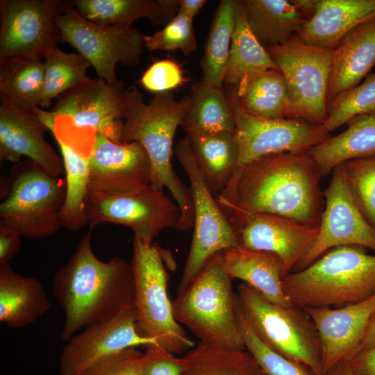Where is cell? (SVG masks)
<instances>
[{
  "label": "cell",
  "mask_w": 375,
  "mask_h": 375,
  "mask_svg": "<svg viewBox=\"0 0 375 375\" xmlns=\"http://www.w3.org/2000/svg\"><path fill=\"white\" fill-rule=\"evenodd\" d=\"M322 176L308 152L266 155L237 167L216 201L235 231L258 213L319 226L324 207Z\"/></svg>",
  "instance_id": "6da1fadb"
},
{
  "label": "cell",
  "mask_w": 375,
  "mask_h": 375,
  "mask_svg": "<svg viewBox=\"0 0 375 375\" xmlns=\"http://www.w3.org/2000/svg\"><path fill=\"white\" fill-rule=\"evenodd\" d=\"M92 234L89 229L53 279V293L65 314L61 334L64 342L83 328L135 307L131 264L120 257L99 260L92 247Z\"/></svg>",
  "instance_id": "7a4b0ae2"
},
{
  "label": "cell",
  "mask_w": 375,
  "mask_h": 375,
  "mask_svg": "<svg viewBox=\"0 0 375 375\" xmlns=\"http://www.w3.org/2000/svg\"><path fill=\"white\" fill-rule=\"evenodd\" d=\"M190 97L176 100L171 91L155 94L148 103L135 85L126 88L121 142H137L147 151L152 165L153 185L166 188L181 209L177 230L194 224L192 192L177 176L172 164L173 140L190 108Z\"/></svg>",
  "instance_id": "3957f363"
},
{
  "label": "cell",
  "mask_w": 375,
  "mask_h": 375,
  "mask_svg": "<svg viewBox=\"0 0 375 375\" xmlns=\"http://www.w3.org/2000/svg\"><path fill=\"white\" fill-rule=\"evenodd\" d=\"M285 296L303 309L340 308L375 295V255L358 246L334 247L283 278Z\"/></svg>",
  "instance_id": "277c9868"
},
{
  "label": "cell",
  "mask_w": 375,
  "mask_h": 375,
  "mask_svg": "<svg viewBox=\"0 0 375 375\" xmlns=\"http://www.w3.org/2000/svg\"><path fill=\"white\" fill-rule=\"evenodd\" d=\"M233 278L224 272L219 253L172 301L176 320L199 342L246 349L240 331Z\"/></svg>",
  "instance_id": "5b68a950"
},
{
  "label": "cell",
  "mask_w": 375,
  "mask_h": 375,
  "mask_svg": "<svg viewBox=\"0 0 375 375\" xmlns=\"http://www.w3.org/2000/svg\"><path fill=\"white\" fill-rule=\"evenodd\" d=\"M3 183L0 222L28 239L48 238L60 229L65 178L53 177L33 160L25 159L14 163Z\"/></svg>",
  "instance_id": "8992f818"
},
{
  "label": "cell",
  "mask_w": 375,
  "mask_h": 375,
  "mask_svg": "<svg viewBox=\"0 0 375 375\" xmlns=\"http://www.w3.org/2000/svg\"><path fill=\"white\" fill-rule=\"evenodd\" d=\"M164 259L163 251L157 244H147L133 238L131 266L135 291V327L140 336L154 340L174 354H181L194 344L174 317Z\"/></svg>",
  "instance_id": "52a82bcc"
},
{
  "label": "cell",
  "mask_w": 375,
  "mask_h": 375,
  "mask_svg": "<svg viewBox=\"0 0 375 375\" xmlns=\"http://www.w3.org/2000/svg\"><path fill=\"white\" fill-rule=\"evenodd\" d=\"M238 308L257 336L278 353L325 375L315 326L306 312L294 306L273 303L247 283L235 294Z\"/></svg>",
  "instance_id": "ba28073f"
},
{
  "label": "cell",
  "mask_w": 375,
  "mask_h": 375,
  "mask_svg": "<svg viewBox=\"0 0 375 375\" xmlns=\"http://www.w3.org/2000/svg\"><path fill=\"white\" fill-rule=\"evenodd\" d=\"M174 153L189 178L194 206V233L177 288L179 293L195 279L210 258L239 247V242L200 170L187 135L176 143Z\"/></svg>",
  "instance_id": "9c48e42d"
},
{
  "label": "cell",
  "mask_w": 375,
  "mask_h": 375,
  "mask_svg": "<svg viewBox=\"0 0 375 375\" xmlns=\"http://www.w3.org/2000/svg\"><path fill=\"white\" fill-rule=\"evenodd\" d=\"M126 90L120 80L109 83L90 78L59 95L51 110L37 107L35 111L50 131L58 126L121 142Z\"/></svg>",
  "instance_id": "30bf717a"
},
{
  "label": "cell",
  "mask_w": 375,
  "mask_h": 375,
  "mask_svg": "<svg viewBox=\"0 0 375 375\" xmlns=\"http://www.w3.org/2000/svg\"><path fill=\"white\" fill-rule=\"evenodd\" d=\"M283 74L289 95L288 118L322 125L327 117V90L333 50L303 42L297 35L265 48Z\"/></svg>",
  "instance_id": "8fae6325"
},
{
  "label": "cell",
  "mask_w": 375,
  "mask_h": 375,
  "mask_svg": "<svg viewBox=\"0 0 375 375\" xmlns=\"http://www.w3.org/2000/svg\"><path fill=\"white\" fill-rule=\"evenodd\" d=\"M56 23L62 42L74 48L93 67L98 78L109 83L118 81L116 66L139 64L145 35L133 26H102L82 17L66 1Z\"/></svg>",
  "instance_id": "7c38bea8"
},
{
  "label": "cell",
  "mask_w": 375,
  "mask_h": 375,
  "mask_svg": "<svg viewBox=\"0 0 375 375\" xmlns=\"http://www.w3.org/2000/svg\"><path fill=\"white\" fill-rule=\"evenodd\" d=\"M172 196L150 184L128 194L104 195L88 192L85 218L90 230L102 223L124 225L147 244L165 228L177 229L181 209Z\"/></svg>",
  "instance_id": "4fadbf2b"
},
{
  "label": "cell",
  "mask_w": 375,
  "mask_h": 375,
  "mask_svg": "<svg viewBox=\"0 0 375 375\" xmlns=\"http://www.w3.org/2000/svg\"><path fill=\"white\" fill-rule=\"evenodd\" d=\"M235 122L238 166L278 153H305L330 137L322 125L301 119L251 115L240 106L234 87L225 90Z\"/></svg>",
  "instance_id": "5bb4252c"
},
{
  "label": "cell",
  "mask_w": 375,
  "mask_h": 375,
  "mask_svg": "<svg viewBox=\"0 0 375 375\" xmlns=\"http://www.w3.org/2000/svg\"><path fill=\"white\" fill-rule=\"evenodd\" d=\"M66 1L1 0L0 62L12 58L41 59L62 37L56 19Z\"/></svg>",
  "instance_id": "9a60e30c"
},
{
  "label": "cell",
  "mask_w": 375,
  "mask_h": 375,
  "mask_svg": "<svg viewBox=\"0 0 375 375\" xmlns=\"http://www.w3.org/2000/svg\"><path fill=\"white\" fill-rule=\"evenodd\" d=\"M323 197L324 207L318 235L293 272L303 269L337 247L358 246L375 251V228L367 221L355 202L340 166L332 172Z\"/></svg>",
  "instance_id": "2e32d148"
},
{
  "label": "cell",
  "mask_w": 375,
  "mask_h": 375,
  "mask_svg": "<svg viewBox=\"0 0 375 375\" xmlns=\"http://www.w3.org/2000/svg\"><path fill=\"white\" fill-rule=\"evenodd\" d=\"M152 165L139 142H116L97 133L89 159L88 192L118 195L150 185Z\"/></svg>",
  "instance_id": "e0dca14e"
},
{
  "label": "cell",
  "mask_w": 375,
  "mask_h": 375,
  "mask_svg": "<svg viewBox=\"0 0 375 375\" xmlns=\"http://www.w3.org/2000/svg\"><path fill=\"white\" fill-rule=\"evenodd\" d=\"M135 319L133 307L74 334L66 342L60 354L58 375H81L92 365L115 352L157 344L138 333Z\"/></svg>",
  "instance_id": "ac0fdd59"
},
{
  "label": "cell",
  "mask_w": 375,
  "mask_h": 375,
  "mask_svg": "<svg viewBox=\"0 0 375 375\" xmlns=\"http://www.w3.org/2000/svg\"><path fill=\"white\" fill-rule=\"evenodd\" d=\"M319 226H310L287 217L268 213L250 216L235 231L239 246L276 255L283 265V275L292 272L313 245Z\"/></svg>",
  "instance_id": "d6986e66"
},
{
  "label": "cell",
  "mask_w": 375,
  "mask_h": 375,
  "mask_svg": "<svg viewBox=\"0 0 375 375\" xmlns=\"http://www.w3.org/2000/svg\"><path fill=\"white\" fill-rule=\"evenodd\" d=\"M317 331L324 374L356 355L369 322L375 313V295L362 301L340 308L303 309Z\"/></svg>",
  "instance_id": "ffe728a7"
},
{
  "label": "cell",
  "mask_w": 375,
  "mask_h": 375,
  "mask_svg": "<svg viewBox=\"0 0 375 375\" xmlns=\"http://www.w3.org/2000/svg\"><path fill=\"white\" fill-rule=\"evenodd\" d=\"M0 99L1 161L16 163L25 157L53 177L64 176L62 157L45 140L49 130L35 110L19 109Z\"/></svg>",
  "instance_id": "44dd1931"
},
{
  "label": "cell",
  "mask_w": 375,
  "mask_h": 375,
  "mask_svg": "<svg viewBox=\"0 0 375 375\" xmlns=\"http://www.w3.org/2000/svg\"><path fill=\"white\" fill-rule=\"evenodd\" d=\"M375 17V0H317L297 36L306 44L333 50L353 28Z\"/></svg>",
  "instance_id": "7402d4cb"
},
{
  "label": "cell",
  "mask_w": 375,
  "mask_h": 375,
  "mask_svg": "<svg viewBox=\"0 0 375 375\" xmlns=\"http://www.w3.org/2000/svg\"><path fill=\"white\" fill-rule=\"evenodd\" d=\"M375 65V17L347 33L333 50L327 90L328 104L358 85Z\"/></svg>",
  "instance_id": "603a6c76"
},
{
  "label": "cell",
  "mask_w": 375,
  "mask_h": 375,
  "mask_svg": "<svg viewBox=\"0 0 375 375\" xmlns=\"http://www.w3.org/2000/svg\"><path fill=\"white\" fill-rule=\"evenodd\" d=\"M219 259L233 279H241L273 303L292 306L283 290V265L276 255L239 246L219 252Z\"/></svg>",
  "instance_id": "cb8c5ba5"
},
{
  "label": "cell",
  "mask_w": 375,
  "mask_h": 375,
  "mask_svg": "<svg viewBox=\"0 0 375 375\" xmlns=\"http://www.w3.org/2000/svg\"><path fill=\"white\" fill-rule=\"evenodd\" d=\"M49 299L41 282L0 265V321L12 328L33 324L48 311Z\"/></svg>",
  "instance_id": "d4e9b609"
},
{
  "label": "cell",
  "mask_w": 375,
  "mask_h": 375,
  "mask_svg": "<svg viewBox=\"0 0 375 375\" xmlns=\"http://www.w3.org/2000/svg\"><path fill=\"white\" fill-rule=\"evenodd\" d=\"M82 17L102 26H132L147 18L153 24H167L177 14L178 0H71Z\"/></svg>",
  "instance_id": "484cf974"
},
{
  "label": "cell",
  "mask_w": 375,
  "mask_h": 375,
  "mask_svg": "<svg viewBox=\"0 0 375 375\" xmlns=\"http://www.w3.org/2000/svg\"><path fill=\"white\" fill-rule=\"evenodd\" d=\"M308 153L322 176L345 162L375 155V111L352 118L344 131L330 136Z\"/></svg>",
  "instance_id": "4316f807"
},
{
  "label": "cell",
  "mask_w": 375,
  "mask_h": 375,
  "mask_svg": "<svg viewBox=\"0 0 375 375\" xmlns=\"http://www.w3.org/2000/svg\"><path fill=\"white\" fill-rule=\"evenodd\" d=\"M62 159L66 195L60 212L62 226L79 231L87 226L85 202L89 185V159L92 146L55 138Z\"/></svg>",
  "instance_id": "83f0119b"
},
{
  "label": "cell",
  "mask_w": 375,
  "mask_h": 375,
  "mask_svg": "<svg viewBox=\"0 0 375 375\" xmlns=\"http://www.w3.org/2000/svg\"><path fill=\"white\" fill-rule=\"evenodd\" d=\"M249 26L265 48L282 45L307 22L293 1L241 0Z\"/></svg>",
  "instance_id": "f1b7e54d"
},
{
  "label": "cell",
  "mask_w": 375,
  "mask_h": 375,
  "mask_svg": "<svg viewBox=\"0 0 375 375\" xmlns=\"http://www.w3.org/2000/svg\"><path fill=\"white\" fill-rule=\"evenodd\" d=\"M234 88L238 103L247 113L264 118H288V90L278 69L250 72Z\"/></svg>",
  "instance_id": "f546056e"
},
{
  "label": "cell",
  "mask_w": 375,
  "mask_h": 375,
  "mask_svg": "<svg viewBox=\"0 0 375 375\" xmlns=\"http://www.w3.org/2000/svg\"><path fill=\"white\" fill-rule=\"evenodd\" d=\"M190 108L181 126L192 135L235 134V122L229 101L222 88L194 83L188 94Z\"/></svg>",
  "instance_id": "4dcf8cb0"
},
{
  "label": "cell",
  "mask_w": 375,
  "mask_h": 375,
  "mask_svg": "<svg viewBox=\"0 0 375 375\" xmlns=\"http://www.w3.org/2000/svg\"><path fill=\"white\" fill-rule=\"evenodd\" d=\"M187 136L200 170L216 197L226 188L238 165L239 149L235 134Z\"/></svg>",
  "instance_id": "1f68e13d"
},
{
  "label": "cell",
  "mask_w": 375,
  "mask_h": 375,
  "mask_svg": "<svg viewBox=\"0 0 375 375\" xmlns=\"http://www.w3.org/2000/svg\"><path fill=\"white\" fill-rule=\"evenodd\" d=\"M183 360L182 375H265L247 349L199 342Z\"/></svg>",
  "instance_id": "d6a6232c"
},
{
  "label": "cell",
  "mask_w": 375,
  "mask_h": 375,
  "mask_svg": "<svg viewBox=\"0 0 375 375\" xmlns=\"http://www.w3.org/2000/svg\"><path fill=\"white\" fill-rule=\"evenodd\" d=\"M239 0H222L214 14L200 62L201 81L222 88Z\"/></svg>",
  "instance_id": "836d02e7"
},
{
  "label": "cell",
  "mask_w": 375,
  "mask_h": 375,
  "mask_svg": "<svg viewBox=\"0 0 375 375\" xmlns=\"http://www.w3.org/2000/svg\"><path fill=\"white\" fill-rule=\"evenodd\" d=\"M44 75L41 59L19 57L0 62V99L22 110L40 107Z\"/></svg>",
  "instance_id": "e575fe53"
},
{
  "label": "cell",
  "mask_w": 375,
  "mask_h": 375,
  "mask_svg": "<svg viewBox=\"0 0 375 375\" xmlns=\"http://www.w3.org/2000/svg\"><path fill=\"white\" fill-rule=\"evenodd\" d=\"M269 69L278 68L251 31L239 0L223 84L236 87L246 74Z\"/></svg>",
  "instance_id": "d590c367"
},
{
  "label": "cell",
  "mask_w": 375,
  "mask_h": 375,
  "mask_svg": "<svg viewBox=\"0 0 375 375\" xmlns=\"http://www.w3.org/2000/svg\"><path fill=\"white\" fill-rule=\"evenodd\" d=\"M44 75L40 108H51L52 100L86 81L90 64L79 53H67L56 47L44 56Z\"/></svg>",
  "instance_id": "8d00e7d4"
},
{
  "label": "cell",
  "mask_w": 375,
  "mask_h": 375,
  "mask_svg": "<svg viewBox=\"0 0 375 375\" xmlns=\"http://www.w3.org/2000/svg\"><path fill=\"white\" fill-rule=\"evenodd\" d=\"M375 111V73L368 75L362 83L335 97L328 104L326 131L340 127L352 118Z\"/></svg>",
  "instance_id": "74e56055"
},
{
  "label": "cell",
  "mask_w": 375,
  "mask_h": 375,
  "mask_svg": "<svg viewBox=\"0 0 375 375\" xmlns=\"http://www.w3.org/2000/svg\"><path fill=\"white\" fill-rule=\"evenodd\" d=\"M236 308L238 326L245 349L253 356L265 375H317L306 365L267 346L255 333L237 305Z\"/></svg>",
  "instance_id": "f35d334b"
},
{
  "label": "cell",
  "mask_w": 375,
  "mask_h": 375,
  "mask_svg": "<svg viewBox=\"0 0 375 375\" xmlns=\"http://www.w3.org/2000/svg\"><path fill=\"white\" fill-rule=\"evenodd\" d=\"M340 167L355 202L375 228V155L349 160Z\"/></svg>",
  "instance_id": "ab89813d"
},
{
  "label": "cell",
  "mask_w": 375,
  "mask_h": 375,
  "mask_svg": "<svg viewBox=\"0 0 375 375\" xmlns=\"http://www.w3.org/2000/svg\"><path fill=\"white\" fill-rule=\"evenodd\" d=\"M144 48L149 51L180 50L185 55L194 52L197 47L193 19L176 15L165 27L151 35H145Z\"/></svg>",
  "instance_id": "60d3db41"
},
{
  "label": "cell",
  "mask_w": 375,
  "mask_h": 375,
  "mask_svg": "<svg viewBox=\"0 0 375 375\" xmlns=\"http://www.w3.org/2000/svg\"><path fill=\"white\" fill-rule=\"evenodd\" d=\"M138 347H128L99 360L81 375H142L141 358Z\"/></svg>",
  "instance_id": "b9f144b4"
},
{
  "label": "cell",
  "mask_w": 375,
  "mask_h": 375,
  "mask_svg": "<svg viewBox=\"0 0 375 375\" xmlns=\"http://www.w3.org/2000/svg\"><path fill=\"white\" fill-rule=\"evenodd\" d=\"M186 81L178 63L171 59L154 62L143 73L140 83L155 94L171 91L181 86Z\"/></svg>",
  "instance_id": "7bdbcfd3"
},
{
  "label": "cell",
  "mask_w": 375,
  "mask_h": 375,
  "mask_svg": "<svg viewBox=\"0 0 375 375\" xmlns=\"http://www.w3.org/2000/svg\"><path fill=\"white\" fill-rule=\"evenodd\" d=\"M141 358L142 375H182L183 357L166 350L158 344H151L144 347Z\"/></svg>",
  "instance_id": "ee69618b"
},
{
  "label": "cell",
  "mask_w": 375,
  "mask_h": 375,
  "mask_svg": "<svg viewBox=\"0 0 375 375\" xmlns=\"http://www.w3.org/2000/svg\"><path fill=\"white\" fill-rule=\"evenodd\" d=\"M22 238L14 228L0 222V265L10 262L18 253Z\"/></svg>",
  "instance_id": "f6af8a7d"
},
{
  "label": "cell",
  "mask_w": 375,
  "mask_h": 375,
  "mask_svg": "<svg viewBox=\"0 0 375 375\" xmlns=\"http://www.w3.org/2000/svg\"><path fill=\"white\" fill-rule=\"evenodd\" d=\"M356 375H375V347L348 361Z\"/></svg>",
  "instance_id": "bcb514c9"
},
{
  "label": "cell",
  "mask_w": 375,
  "mask_h": 375,
  "mask_svg": "<svg viewBox=\"0 0 375 375\" xmlns=\"http://www.w3.org/2000/svg\"><path fill=\"white\" fill-rule=\"evenodd\" d=\"M178 14L193 19L202 7L206 4V0H178Z\"/></svg>",
  "instance_id": "7dc6e473"
},
{
  "label": "cell",
  "mask_w": 375,
  "mask_h": 375,
  "mask_svg": "<svg viewBox=\"0 0 375 375\" xmlns=\"http://www.w3.org/2000/svg\"><path fill=\"white\" fill-rule=\"evenodd\" d=\"M374 347H375V313L369 322L364 337L356 350L355 356L364 351L373 348Z\"/></svg>",
  "instance_id": "c3c4849f"
},
{
  "label": "cell",
  "mask_w": 375,
  "mask_h": 375,
  "mask_svg": "<svg viewBox=\"0 0 375 375\" xmlns=\"http://www.w3.org/2000/svg\"><path fill=\"white\" fill-rule=\"evenodd\" d=\"M326 375H356L348 362H342L332 369Z\"/></svg>",
  "instance_id": "681fc988"
}]
</instances>
